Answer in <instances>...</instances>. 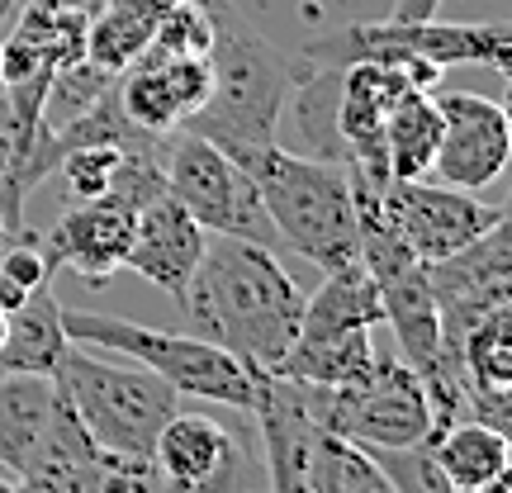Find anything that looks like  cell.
<instances>
[{"label": "cell", "mask_w": 512, "mask_h": 493, "mask_svg": "<svg viewBox=\"0 0 512 493\" xmlns=\"http://www.w3.org/2000/svg\"><path fill=\"white\" fill-rule=\"evenodd\" d=\"M181 309L195 323V337L219 342L252 370H275L299 332L304 294L280 266V252L242 238H214L204 242Z\"/></svg>", "instance_id": "1"}, {"label": "cell", "mask_w": 512, "mask_h": 493, "mask_svg": "<svg viewBox=\"0 0 512 493\" xmlns=\"http://www.w3.org/2000/svg\"><path fill=\"white\" fill-rule=\"evenodd\" d=\"M209 72L214 86L200 110L181 124L185 133L214 143L233 162L271 147L294 86V57H285L271 38H261L233 15H223L219 38L209 48Z\"/></svg>", "instance_id": "2"}, {"label": "cell", "mask_w": 512, "mask_h": 493, "mask_svg": "<svg viewBox=\"0 0 512 493\" xmlns=\"http://www.w3.org/2000/svg\"><path fill=\"white\" fill-rule=\"evenodd\" d=\"M238 166L252 176L285 252L309 256L323 271L361 261L356 200H351V181L342 166L318 162V157H294L280 143L247 152Z\"/></svg>", "instance_id": "3"}, {"label": "cell", "mask_w": 512, "mask_h": 493, "mask_svg": "<svg viewBox=\"0 0 512 493\" xmlns=\"http://www.w3.org/2000/svg\"><path fill=\"white\" fill-rule=\"evenodd\" d=\"M62 332L67 342L91 351H119L133 366L152 370L157 380H166L176 394L190 399H209L233 413H252L256 408V380L261 370L238 361L233 351H223L209 337H185V332H162L119 318V313L91 309V304H67L62 309Z\"/></svg>", "instance_id": "4"}, {"label": "cell", "mask_w": 512, "mask_h": 493, "mask_svg": "<svg viewBox=\"0 0 512 493\" xmlns=\"http://www.w3.org/2000/svg\"><path fill=\"white\" fill-rule=\"evenodd\" d=\"M57 389L76 422L86 427V437L105 451V456L124 460L147 470L152 441L162 432V422L181 408V394L166 380H157L143 366H114L100 351L67 342L62 361H57Z\"/></svg>", "instance_id": "5"}, {"label": "cell", "mask_w": 512, "mask_h": 493, "mask_svg": "<svg viewBox=\"0 0 512 493\" xmlns=\"http://www.w3.org/2000/svg\"><path fill=\"white\" fill-rule=\"evenodd\" d=\"M299 399L318 432L351 446H413L432 432L427 384L399 351H375L370 370L347 384H299Z\"/></svg>", "instance_id": "6"}, {"label": "cell", "mask_w": 512, "mask_h": 493, "mask_svg": "<svg viewBox=\"0 0 512 493\" xmlns=\"http://www.w3.org/2000/svg\"><path fill=\"white\" fill-rule=\"evenodd\" d=\"M309 67H351V62H432V67H489L512 81V29L508 24H446V19H422V24H347L328 38H313L299 53Z\"/></svg>", "instance_id": "7"}, {"label": "cell", "mask_w": 512, "mask_h": 493, "mask_svg": "<svg viewBox=\"0 0 512 493\" xmlns=\"http://www.w3.org/2000/svg\"><path fill=\"white\" fill-rule=\"evenodd\" d=\"M166 195L214 238H242L266 252H285L252 176L228 152L185 128L166 138Z\"/></svg>", "instance_id": "8"}, {"label": "cell", "mask_w": 512, "mask_h": 493, "mask_svg": "<svg viewBox=\"0 0 512 493\" xmlns=\"http://www.w3.org/2000/svg\"><path fill=\"white\" fill-rule=\"evenodd\" d=\"M252 456L223 418L176 408L147 456V493H247Z\"/></svg>", "instance_id": "9"}, {"label": "cell", "mask_w": 512, "mask_h": 493, "mask_svg": "<svg viewBox=\"0 0 512 493\" xmlns=\"http://www.w3.org/2000/svg\"><path fill=\"white\" fill-rule=\"evenodd\" d=\"M380 214L394 228V238L418 256L422 266L470 247L494 223L508 219L503 204H484L470 190H451V185L432 181V176H422V181H389L380 190Z\"/></svg>", "instance_id": "10"}, {"label": "cell", "mask_w": 512, "mask_h": 493, "mask_svg": "<svg viewBox=\"0 0 512 493\" xmlns=\"http://www.w3.org/2000/svg\"><path fill=\"white\" fill-rule=\"evenodd\" d=\"M427 285H432V304H437L441 351L456 361L460 337L475 328L479 318L512 304V223H494L470 247L432 261Z\"/></svg>", "instance_id": "11"}, {"label": "cell", "mask_w": 512, "mask_h": 493, "mask_svg": "<svg viewBox=\"0 0 512 493\" xmlns=\"http://www.w3.org/2000/svg\"><path fill=\"white\" fill-rule=\"evenodd\" d=\"M441 110V143L432 176L451 190H489L508 171L512 157V119L508 105H498L489 95L451 91L437 95Z\"/></svg>", "instance_id": "12"}, {"label": "cell", "mask_w": 512, "mask_h": 493, "mask_svg": "<svg viewBox=\"0 0 512 493\" xmlns=\"http://www.w3.org/2000/svg\"><path fill=\"white\" fill-rule=\"evenodd\" d=\"M15 489L19 493H147V470L105 456L86 437V427L76 422L67 399H62L53 432L43 437L38 456L29 460V470L19 475Z\"/></svg>", "instance_id": "13"}, {"label": "cell", "mask_w": 512, "mask_h": 493, "mask_svg": "<svg viewBox=\"0 0 512 493\" xmlns=\"http://www.w3.org/2000/svg\"><path fill=\"white\" fill-rule=\"evenodd\" d=\"M209 86H214L209 57H138L114 81V95L128 124L166 138L200 110Z\"/></svg>", "instance_id": "14"}, {"label": "cell", "mask_w": 512, "mask_h": 493, "mask_svg": "<svg viewBox=\"0 0 512 493\" xmlns=\"http://www.w3.org/2000/svg\"><path fill=\"white\" fill-rule=\"evenodd\" d=\"M133 219L138 209H128L114 195L100 200H76L62 219L43 233V252L53 266H67L91 285H105L114 271H124L128 242H133Z\"/></svg>", "instance_id": "15"}, {"label": "cell", "mask_w": 512, "mask_h": 493, "mask_svg": "<svg viewBox=\"0 0 512 493\" xmlns=\"http://www.w3.org/2000/svg\"><path fill=\"white\" fill-rule=\"evenodd\" d=\"M204 242H209V233L200 223L171 195H157L133 219V242H128L124 266L133 275H143L147 285L166 290L171 299H185V285H190V275L204 256Z\"/></svg>", "instance_id": "16"}, {"label": "cell", "mask_w": 512, "mask_h": 493, "mask_svg": "<svg viewBox=\"0 0 512 493\" xmlns=\"http://www.w3.org/2000/svg\"><path fill=\"white\" fill-rule=\"evenodd\" d=\"M62 408V389L48 375H0V479L19 484L38 456L43 437L53 432Z\"/></svg>", "instance_id": "17"}, {"label": "cell", "mask_w": 512, "mask_h": 493, "mask_svg": "<svg viewBox=\"0 0 512 493\" xmlns=\"http://www.w3.org/2000/svg\"><path fill=\"white\" fill-rule=\"evenodd\" d=\"M67 351L62 332V304L43 285L19 309L5 313V342H0V375H57V361Z\"/></svg>", "instance_id": "18"}, {"label": "cell", "mask_w": 512, "mask_h": 493, "mask_svg": "<svg viewBox=\"0 0 512 493\" xmlns=\"http://www.w3.org/2000/svg\"><path fill=\"white\" fill-rule=\"evenodd\" d=\"M432 460L446 475V484L456 493H475L489 479L508 475L512 465V441L508 432H498L479 418H456L446 422L441 432H432Z\"/></svg>", "instance_id": "19"}, {"label": "cell", "mask_w": 512, "mask_h": 493, "mask_svg": "<svg viewBox=\"0 0 512 493\" xmlns=\"http://www.w3.org/2000/svg\"><path fill=\"white\" fill-rule=\"evenodd\" d=\"M384 323V304L380 290L361 261H347L328 271V280L318 285L313 299H304L299 313V332L294 337H328V332H356V328H380Z\"/></svg>", "instance_id": "20"}, {"label": "cell", "mask_w": 512, "mask_h": 493, "mask_svg": "<svg viewBox=\"0 0 512 493\" xmlns=\"http://www.w3.org/2000/svg\"><path fill=\"white\" fill-rule=\"evenodd\" d=\"M342 76L347 67H309L294 57V86H290V100H294V133L304 138L318 162H332L342 166Z\"/></svg>", "instance_id": "21"}, {"label": "cell", "mask_w": 512, "mask_h": 493, "mask_svg": "<svg viewBox=\"0 0 512 493\" xmlns=\"http://www.w3.org/2000/svg\"><path fill=\"white\" fill-rule=\"evenodd\" d=\"M441 143V110L432 91H403L384 119V162L389 181H422L432 176Z\"/></svg>", "instance_id": "22"}, {"label": "cell", "mask_w": 512, "mask_h": 493, "mask_svg": "<svg viewBox=\"0 0 512 493\" xmlns=\"http://www.w3.org/2000/svg\"><path fill=\"white\" fill-rule=\"evenodd\" d=\"M375 361V342H370V328H356V332H328V337H294L285 361L271 370L280 380H294V384H347L356 380L361 370H370Z\"/></svg>", "instance_id": "23"}, {"label": "cell", "mask_w": 512, "mask_h": 493, "mask_svg": "<svg viewBox=\"0 0 512 493\" xmlns=\"http://www.w3.org/2000/svg\"><path fill=\"white\" fill-rule=\"evenodd\" d=\"M91 15L86 5H67V0H29V5H19L15 10V29L10 38H19L38 62H48V67H72L86 57V29H91Z\"/></svg>", "instance_id": "24"}, {"label": "cell", "mask_w": 512, "mask_h": 493, "mask_svg": "<svg viewBox=\"0 0 512 493\" xmlns=\"http://www.w3.org/2000/svg\"><path fill=\"white\" fill-rule=\"evenodd\" d=\"M147 43H152V24L147 19L105 5L100 15H91V29H86V62L110 76H124L147 53Z\"/></svg>", "instance_id": "25"}, {"label": "cell", "mask_w": 512, "mask_h": 493, "mask_svg": "<svg viewBox=\"0 0 512 493\" xmlns=\"http://www.w3.org/2000/svg\"><path fill=\"white\" fill-rule=\"evenodd\" d=\"M53 271L57 266L48 261V252H43V238L24 233V228L5 233V238H0V309L5 313L19 309L29 294L43 290V285L53 280Z\"/></svg>", "instance_id": "26"}, {"label": "cell", "mask_w": 512, "mask_h": 493, "mask_svg": "<svg viewBox=\"0 0 512 493\" xmlns=\"http://www.w3.org/2000/svg\"><path fill=\"white\" fill-rule=\"evenodd\" d=\"M219 38V19L204 10L200 0H176L157 24H152V43L143 57H209Z\"/></svg>", "instance_id": "27"}, {"label": "cell", "mask_w": 512, "mask_h": 493, "mask_svg": "<svg viewBox=\"0 0 512 493\" xmlns=\"http://www.w3.org/2000/svg\"><path fill=\"white\" fill-rule=\"evenodd\" d=\"M366 451L380 460L394 493H456L437 470V460H432V432L413 441V446H366Z\"/></svg>", "instance_id": "28"}, {"label": "cell", "mask_w": 512, "mask_h": 493, "mask_svg": "<svg viewBox=\"0 0 512 493\" xmlns=\"http://www.w3.org/2000/svg\"><path fill=\"white\" fill-rule=\"evenodd\" d=\"M119 157H124V147H67L57 157V176H62L72 200H100V195H110Z\"/></svg>", "instance_id": "29"}, {"label": "cell", "mask_w": 512, "mask_h": 493, "mask_svg": "<svg viewBox=\"0 0 512 493\" xmlns=\"http://www.w3.org/2000/svg\"><path fill=\"white\" fill-rule=\"evenodd\" d=\"M332 475H337V493H394L389 475L366 446H351L337 437H332Z\"/></svg>", "instance_id": "30"}, {"label": "cell", "mask_w": 512, "mask_h": 493, "mask_svg": "<svg viewBox=\"0 0 512 493\" xmlns=\"http://www.w3.org/2000/svg\"><path fill=\"white\" fill-rule=\"evenodd\" d=\"M437 5L441 0H394L384 19H394V24H422V19H437Z\"/></svg>", "instance_id": "31"}, {"label": "cell", "mask_w": 512, "mask_h": 493, "mask_svg": "<svg viewBox=\"0 0 512 493\" xmlns=\"http://www.w3.org/2000/svg\"><path fill=\"white\" fill-rule=\"evenodd\" d=\"M105 5H114V10H128V15L147 19V24H157V19L176 5V0H105Z\"/></svg>", "instance_id": "32"}, {"label": "cell", "mask_w": 512, "mask_h": 493, "mask_svg": "<svg viewBox=\"0 0 512 493\" xmlns=\"http://www.w3.org/2000/svg\"><path fill=\"white\" fill-rule=\"evenodd\" d=\"M19 0H0V29H10V19H15Z\"/></svg>", "instance_id": "33"}, {"label": "cell", "mask_w": 512, "mask_h": 493, "mask_svg": "<svg viewBox=\"0 0 512 493\" xmlns=\"http://www.w3.org/2000/svg\"><path fill=\"white\" fill-rule=\"evenodd\" d=\"M204 10H209V15L214 19H223V15H233V10H228V0H200Z\"/></svg>", "instance_id": "34"}, {"label": "cell", "mask_w": 512, "mask_h": 493, "mask_svg": "<svg viewBox=\"0 0 512 493\" xmlns=\"http://www.w3.org/2000/svg\"><path fill=\"white\" fill-rule=\"evenodd\" d=\"M0 493H19L15 484H10V479H0Z\"/></svg>", "instance_id": "35"}, {"label": "cell", "mask_w": 512, "mask_h": 493, "mask_svg": "<svg viewBox=\"0 0 512 493\" xmlns=\"http://www.w3.org/2000/svg\"><path fill=\"white\" fill-rule=\"evenodd\" d=\"M0 342H5V309H0Z\"/></svg>", "instance_id": "36"}, {"label": "cell", "mask_w": 512, "mask_h": 493, "mask_svg": "<svg viewBox=\"0 0 512 493\" xmlns=\"http://www.w3.org/2000/svg\"><path fill=\"white\" fill-rule=\"evenodd\" d=\"M0 238H5V223H0Z\"/></svg>", "instance_id": "37"}, {"label": "cell", "mask_w": 512, "mask_h": 493, "mask_svg": "<svg viewBox=\"0 0 512 493\" xmlns=\"http://www.w3.org/2000/svg\"><path fill=\"white\" fill-rule=\"evenodd\" d=\"M0 38H5V34H0Z\"/></svg>", "instance_id": "38"}]
</instances>
